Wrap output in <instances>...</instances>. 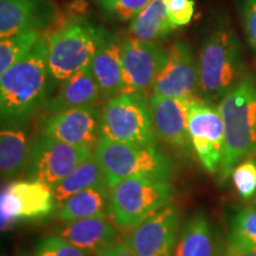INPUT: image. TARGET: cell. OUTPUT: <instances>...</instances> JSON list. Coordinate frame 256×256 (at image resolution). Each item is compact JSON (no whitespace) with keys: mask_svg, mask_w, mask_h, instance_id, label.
<instances>
[{"mask_svg":"<svg viewBox=\"0 0 256 256\" xmlns=\"http://www.w3.org/2000/svg\"><path fill=\"white\" fill-rule=\"evenodd\" d=\"M51 82L48 37L40 36L28 56L0 74L2 121L28 120L46 104Z\"/></svg>","mask_w":256,"mask_h":256,"instance_id":"obj_1","label":"cell"},{"mask_svg":"<svg viewBox=\"0 0 256 256\" xmlns=\"http://www.w3.org/2000/svg\"><path fill=\"white\" fill-rule=\"evenodd\" d=\"M198 98L220 102L243 76L242 48L236 32L222 24L210 32L198 56Z\"/></svg>","mask_w":256,"mask_h":256,"instance_id":"obj_2","label":"cell"},{"mask_svg":"<svg viewBox=\"0 0 256 256\" xmlns=\"http://www.w3.org/2000/svg\"><path fill=\"white\" fill-rule=\"evenodd\" d=\"M226 127V150L220 168V182L228 180L232 170L256 153V81L246 75L242 81L218 102Z\"/></svg>","mask_w":256,"mask_h":256,"instance_id":"obj_3","label":"cell"},{"mask_svg":"<svg viewBox=\"0 0 256 256\" xmlns=\"http://www.w3.org/2000/svg\"><path fill=\"white\" fill-rule=\"evenodd\" d=\"M94 156L110 190L127 178L150 177L168 180L174 174L172 160L156 146L115 142L100 136L94 147Z\"/></svg>","mask_w":256,"mask_h":256,"instance_id":"obj_4","label":"cell"},{"mask_svg":"<svg viewBox=\"0 0 256 256\" xmlns=\"http://www.w3.org/2000/svg\"><path fill=\"white\" fill-rule=\"evenodd\" d=\"M174 194L168 180L132 177L110 188V216L116 228L132 229L166 206Z\"/></svg>","mask_w":256,"mask_h":256,"instance_id":"obj_5","label":"cell"},{"mask_svg":"<svg viewBox=\"0 0 256 256\" xmlns=\"http://www.w3.org/2000/svg\"><path fill=\"white\" fill-rule=\"evenodd\" d=\"M98 31L84 18H75L48 37V60L52 81L63 82L90 66Z\"/></svg>","mask_w":256,"mask_h":256,"instance_id":"obj_6","label":"cell"},{"mask_svg":"<svg viewBox=\"0 0 256 256\" xmlns=\"http://www.w3.org/2000/svg\"><path fill=\"white\" fill-rule=\"evenodd\" d=\"M101 136L115 142L156 146V130L145 95L120 94L101 110Z\"/></svg>","mask_w":256,"mask_h":256,"instance_id":"obj_7","label":"cell"},{"mask_svg":"<svg viewBox=\"0 0 256 256\" xmlns=\"http://www.w3.org/2000/svg\"><path fill=\"white\" fill-rule=\"evenodd\" d=\"M92 148L70 145L40 134L31 140L25 168L26 179L56 186L94 153Z\"/></svg>","mask_w":256,"mask_h":256,"instance_id":"obj_8","label":"cell"},{"mask_svg":"<svg viewBox=\"0 0 256 256\" xmlns=\"http://www.w3.org/2000/svg\"><path fill=\"white\" fill-rule=\"evenodd\" d=\"M188 122L191 145L209 174L220 171L226 150V127L218 104L192 96L188 98Z\"/></svg>","mask_w":256,"mask_h":256,"instance_id":"obj_9","label":"cell"},{"mask_svg":"<svg viewBox=\"0 0 256 256\" xmlns=\"http://www.w3.org/2000/svg\"><path fill=\"white\" fill-rule=\"evenodd\" d=\"M2 229L22 220L49 216L57 206L54 188L38 180L12 182L2 194Z\"/></svg>","mask_w":256,"mask_h":256,"instance_id":"obj_10","label":"cell"},{"mask_svg":"<svg viewBox=\"0 0 256 256\" xmlns=\"http://www.w3.org/2000/svg\"><path fill=\"white\" fill-rule=\"evenodd\" d=\"M179 210L165 206L124 232L122 241L136 256H174Z\"/></svg>","mask_w":256,"mask_h":256,"instance_id":"obj_11","label":"cell"},{"mask_svg":"<svg viewBox=\"0 0 256 256\" xmlns=\"http://www.w3.org/2000/svg\"><path fill=\"white\" fill-rule=\"evenodd\" d=\"M168 50L156 43L142 42L128 37L121 44L122 89L121 94L145 95L164 66Z\"/></svg>","mask_w":256,"mask_h":256,"instance_id":"obj_12","label":"cell"},{"mask_svg":"<svg viewBox=\"0 0 256 256\" xmlns=\"http://www.w3.org/2000/svg\"><path fill=\"white\" fill-rule=\"evenodd\" d=\"M40 134L70 145L95 147L101 136V113L96 106L49 113L40 122Z\"/></svg>","mask_w":256,"mask_h":256,"instance_id":"obj_13","label":"cell"},{"mask_svg":"<svg viewBox=\"0 0 256 256\" xmlns=\"http://www.w3.org/2000/svg\"><path fill=\"white\" fill-rule=\"evenodd\" d=\"M198 60L186 42L180 40L168 49V57L153 82L151 95L188 98L197 95Z\"/></svg>","mask_w":256,"mask_h":256,"instance_id":"obj_14","label":"cell"},{"mask_svg":"<svg viewBox=\"0 0 256 256\" xmlns=\"http://www.w3.org/2000/svg\"><path fill=\"white\" fill-rule=\"evenodd\" d=\"M148 104L156 136L174 148H185L190 145L188 98L150 95Z\"/></svg>","mask_w":256,"mask_h":256,"instance_id":"obj_15","label":"cell"},{"mask_svg":"<svg viewBox=\"0 0 256 256\" xmlns=\"http://www.w3.org/2000/svg\"><path fill=\"white\" fill-rule=\"evenodd\" d=\"M122 40L112 36L104 28L98 31V48L90 63L92 75L100 88L101 98L110 101L121 94L122 89Z\"/></svg>","mask_w":256,"mask_h":256,"instance_id":"obj_16","label":"cell"},{"mask_svg":"<svg viewBox=\"0 0 256 256\" xmlns=\"http://www.w3.org/2000/svg\"><path fill=\"white\" fill-rule=\"evenodd\" d=\"M56 236L66 240L90 256H96L107 250L118 241L116 226L107 216L68 222L56 230Z\"/></svg>","mask_w":256,"mask_h":256,"instance_id":"obj_17","label":"cell"},{"mask_svg":"<svg viewBox=\"0 0 256 256\" xmlns=\"http://www.w3.org/2000/svg\"><path fill=\"white\" fill-rule=\"evenodd\" d=\"M54 8L44 0H0V38L43 28Z\"/></svg>","mask_w":256,"mask_h":256,"instance_id":"obj_18","label":"cell"},{"mask_svg":"<svg viewBox=\"0 0 256 256\" xmlns=\"http://www.w3.org/2000/svg\"><path fill=\"white\" fill-rule=\"evenodd\" d=\"M30 146L28 120L2 121L0 172L2 179H14L25 171Z\"/></svg>","mask_w":256,"mask_h":256,"instance_id":"obj_19","label":"cell"},{"mask_svg":"<svg viewBox=\"0 0 256 256\" xmlns=\"http://www.w3.org/2000/svg\"><path fill=\"white\" fill-rule=\"evenodd\" d=\"M100 100H102L100 88L89 66L60 82L56 94L43 106L48 113H56L70 108L95 106Z\"/></svg>","mask_w":256,"mask_h":256,"instance_id":"obj_20","label":"cell"},{"mask_svg":"<svg viewBox=\"0 0 256 256\" xmlns=\"http://www.w3.org/2000/svg\"><path fill=\"white\" fill-rule=\"evenodd\" d=\"M215 230L202 211L188 217L177 240L174 256H220Z\"/></svg>","mask_w":256,"mask_h":256,"instance_id":"obj_21","label":"cell"},{"mask_svg":"<svg viewBox=\"0 0 256 256\" xmlns=\"http://www.w3.org/2000/svg\"><path fill=\"white\" fill-rule=\"evenodd\" d=\"M110 190L106 182L78 192L58 206L57 218L64 223L110 215Z\"/></svg>","mask_w":256,"mask_h":256,"instance_id":"obj_22","label":"cell"},{"mask_svg":"<svg viewBox=\"0 0 256 256\" xmlns=\"http://www.w3.org/2000/svg\"><path fill=\"white\" fill-rule=\"evenodd\" d=\"M176 28L177 26L170 20L166 0H152L133 19L130 31L132 37L138 40L156 43Z\"/></svg>","mask_w":256,"mask_h":256,"instance_id":"obj_23","label":"cell"},{"mask_svg":"<svg viewBox=\"0 0 256 256\" xmlns=\"http://www.w3.org/2000/svg\"><path fill=\"white\" fill-rule=\"evenodd\" d=\"M104 182H106L104 172L92 153L89 158L78 166V168L72 174L56 186H54V194H55L57 206H62L64 202L68 200L78 192L104 183Z\"/></svg>","mask_w":256,"mask_h":256,"instance_id":"obj_24","label":"cell"},{"mask_svg":"<svg viewBox=\"0 0 256 256\" xmlns=\"http://www.w3.org/2000/svg\"><path fill=\"white\" fill-rule=\"evenodd\" d=\"M40 31L30 30L14 36L4 38L0 42V74L22 60L36 46L40 38Z\"/></svg>","mask_w":256,"mask_h":256,"instance_id":"obj_25","label":"cell"},{"mask_svg":"<svg viewBox=\"0 0 256 256\" xmlns=\"http://www.w3.org/2000/svg\"><path fill=\"white\" fill-rule=\"evenodd\" d=\"M232 183L240 197L250 200L256 194V160L247 158L232 170Z\"/></svg>","mask_w":256,"mask_h":256,"instance_id":"obj_26","label":"cell"},{"mask_svg":"<svg viewBox=\"0 0 256 256\" xmlns=\"http://www.w3.org/2000/svg\"><path fill=\"white\" fill-rule=\"evenodd\" d=\"M104 11L119 22L133 20L152 0H98Z\"/></svg>","mask_w":256,"mask_h":256,"instance_id":"obj_27","label":"cell"},{"mask_svg":"<svg viewBox=\"0 0 256 256\" xmlns=\"http://www.w3.org/2000/svg\"><path fill=\"white\" fill-rule=\"evenodd\" d=\"M34 256H90L58 236H48L38 243Z\"/></svg>","mask_w":256,"mask_h":256,"instance_id":"obj_28","label":"cell"},{"mask_svg":"<svg viewBox=\"0 0 256 256\" xmlns=\"http://www.w3.org/2000/svg\"><path fill=\"white\" fill-rule=\"evenodd\" d=\"M230 232L256 243V209L238 208L232 217Z\"/></svg>","mask_w":256,"mask_h":256,"instance_id":"obj_29","label":"cell"},{"mask_svg":"<svg viewBox=\"0 0 256 256\" xmlns=\"http://www.w3.org/2000/svg\"><path fill=\"white\" fill-rule=\"evenodd\" d=\"M170 20L176 26H185L191 22L194 12V0H166Z\"/></svg>","mask_w":256,"mask_h":256,"instance_id":"obj_30","label":"cell"},{"mask_svg":"<svg viewBox=\"0 0 256 256\" xmlns=\"http://www.w3.org/2000/svg\"><path fill=\"white\" fill-rule=\"evenodd\" d=\"M220 256H256V243L230 232Z\"/></svg>","mask_w":256,"mask_h":256,"instance_id":"obj_31","label":"cell"},{"mask_svg":"<svg viewBox=\"0 0 256 256\" xmlns=\"http://www.w3.org/2000/svg\"><path fill=\"white\" fill-rule=\"evenodd\" d=\"M242 19L249 43L256 52V0H243Z\"/></svg>","mask_w":256,"mask_h":256,"instance_id":"obj_32","label":"cell"},{"mask_svg":"<svg viewBox=\"0 0 256 256\" xmlns=\"http://www.w3.org/2000/svg\"><path fill=\"white\" fill-rule=\"evenodd\" d=\"M96 256H136L134 254L132 249H130L124 241H119L114 243L113 246H110L107 250L100 252Z\"/></svg>","mask_w":256,"mask_h":256,"instance_id":"obj_33","label":"cell"},{"mask_svg":"<svg viewBox=\"0 0 256 256\" xmlns=\"http://www.w3.org/2000/svg\"><path fill=\"white\" fill-rule=\"evenodd\" d=\"M19 256H28V255L26 252H22L20 254H19Z\"/></svg>","mask_w":256,"mask_h":256,"instance_id":"obj_34","label":"cell"},{"mask_svg":"<svg viewBox=\"0 0 256 256\" xmlns=\"http://www.w3.org/2000/svg\"><path fill=\"white\" fill-rule=\"evenodd\" d=\"M255 206H256V194H255Z\"/></svg>","mask_w":256,"mask_h":256,"instance_id":"obj_35","label":"cell"}]
</instances>
